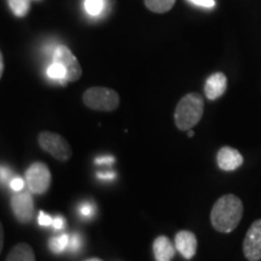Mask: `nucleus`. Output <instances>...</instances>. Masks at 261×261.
<instances>
[{"mask_svg": "<svg viewBox=\"0 0 261 261\" xmlns=\"http://www.w3.org/2000/svg\"><path fill=\"white\" fill-rule=\"evenodd\" d=\"M243 217V203L236 195L227 194L215 202L211 212V223L218 232H232Z\"/></svg>", "mask_w": 261, "mask_h": 261, "instance_id": "1", "label": "nucleus"}, {"mask_svg": "<svg viewBox=\"0 0 261 261\" xmlns=\"http://www.w3.org/2000/svg\"><path fill=\"white\" fill-rule=\"evenodd\" d=\"M204 112L203 97L200 93H188L179 100L174 112L175 125L180 130H189L197 125Z\"/></svg>", "mask_w": 261, "mask_h": 261, "instance_id": "2", "label": "nucleus"}, {"mask_svg": "<svg viewBox=\"0 0 261 261\" xmlns=\"http://www.w3.org/2000/svg\"><path fill=\"white\" fill-rule=\"evenodd\" d=\"M84 104L97 112H113L120 104L117 92L108 87H91L83 96Z\"/></svg>", "mask_w": 261, "mask_h": 261, "instance_id": "3", "label": "nucleus"}, {"mask_svg": "<svg viewBox=\"0 0 261 261\" xmlns=\"http://www.w3.org/2000/svg\"><path fill=\"white\" fill-rule=\"evenodd\" d=\"M38 142L44 151L48 152L51 156L62 162L68 161L73 155V150H71L69 143L57 133L48 132V130L41 132L38 137Z\"/></svg>", "mask_w": 261, "mask_h": 261, "instance_id": "4", "label": "nucleus"}, {"mask_svg": "<svg viewBox=\"0 0 261 261\" xmlns=\"http://www.w3.org/2000/svg\"><path fill=\"white\" fill-rule=\"evenodd\" d=\"M25 180L31 194L42 195L51 185V172L45 163L34 162L25 171Z\"/></svg>", "mask_w": 261, "mask_h": 261, "instance_id": "5", "label": "nucleus"}, {"mask_svg": "<svg viewBox=\"0 0 261 261\" xmlns=\"http://www.w3.org/2000/svg\"><path fill=\"white\" fill-rule=\"evenodd\" d=\"M52 62H57L64 67L67 71V83L77 81L83 75L79 61L74 56V54L65 46H57L52 55Z\"/></svg>", "mask_w": 261, "mask_h": 261, "instance_id": "6", "label": "nucleus"}, {"mask_svg": "<svg viewBox=\"0 0 261 261\" xmlns=\"http://www.w3.org/2000/svg\"><path fill=\"white\" fill-rule=\"evenodd\" d=\"M11 210L16 219L22 224L31 223L34 215V201L31 192H17L11 197Z\"/></svg>", "mask_w": 261, "mask_h": 261, "instance_id": "7", "label": "nucleus"}, {"mask_svg": "<svg viewBox=\"0 0 261 261\" xmlns=\"http://www.w3.org/2000/svg\"><path fill=\"white\" fill-rule=\"evenodd\" d=\"M244 256L249 261L261 260V219L255 220L243 241Z\"/></svg>", "mask_w": 261, "mask_h": 261, "instance_id": "8", "label": "nucleus"}, {"mask_svg": "<svg viewBox=\"0 0 261 261\" xmlns=\"http://www.w3.org/2000/svg\"><path fill=\"white\" fill-rule=\"evenodd\" d=\"M174 247L184 259L191 260L196 255V250H197V237L191 231H179L175 234Z\"/></svg>", "mask_w": 261, "mask_h": 261, "instance_id": "9", "label": "nucleus"}, {"mask_svg": "<svg viewBox=\"0 0 261 261\" xmlns=\"http://www.w3.org/2000/svg\"><path fill=\"white\" fill-rule=\"evenodd\" d=\"M243 156L240 151L230 146H224L218 151L217 162L220 169L225 172H232L243 165Z\"/></svg>", "mask_w": 261, "mask_h": 261, "instance_id": "10", "label": "nucleus"}, {"mask_svg": "<svg viewBox=\"0 0 261 261\" xmlns=\"http://www.w3.org/2000/svg\"><path fill=\"white\" fill-rule=\"evenodd\" d=\"M227 79L224 73H214L208 77L204 85V94L210 100H215L225 93Z\"/></svg>", "mask_w": 261, "mask_h": 261, "instance_id": "11", "label": "nucleus"}, {"mask_svg": "<svg viewBox=\"0 0 261 261\" xmlns=\"http://www.w3.org/2000/svg\"><path fill=\"white\" fill-rule=\"evenodd\" d=\"M152 252L156 261H172L177 249L167 236H159L152 243Z\"/></svg>", "mask_w": 261, "mask_h": 261, "instance_id": "12", "label": "nucleus"}, {"mask_svg": "<svg viewBox=\"0 0 261 261\" xmlns=\"http://www.w3.org/2000/svg\"><path fill=\"white\" fill-rule=\"evenodd\" d=\"M6 261H35L34 250L27 243H19L10 250Z\"/></svg>", "mask_w": 261, "mask_h": 261, "instance_id": "13", "label": "nucleus"}, {"mask_svg": "<svg viewBox=\"0 0 261 261\" xmlns=\"http://www.w3.org/2000/svg\"><path fill=\"white\" fill-rule=\"evenodd\" d=\"M46 75L48 79L58 81L62 85L67 84V71H65L63 65L61 63H57V62H52L48 65L46 69Z\"/></svg>", "mask_w": 261, "mask_h": 261, "instance_id": "14", "label": "nucleus"}, {"mask_svg": "<svg viewBox=\"0 0 261 261\" xmlns=\"http://www.w3.org/2000/svg\"><path fill=\"white\" fill-rule=\"evenodd\" d=\"M144 4L150 11L156 14H165L174 6L175 0H144Z\"/></svg>", "mask_w": 261, "mask_h": 261, "instance_id": "15", "label": "nucleus"}, {"mask_svg": "<svg viewBox=\"0 0 261 261\" xmlns=\"http://www.w3.org/2000/svg\"><path fill=\"white\" fill-rule=\"evenodd\" d=\"M68 243H69V234L62 233L60 236L50 238V241H48V248L54 253H63L68 248Z\"/></svg>", "mask_w": 261, "mask_h": 261, "instance_id": "16", "label": "nucleus"}, {"mask_svg": "<svg viewBox=\"0 0 261 261\" xmlns=\"http://www.w3.org/2000/svg\"><path fill=\"white\" fill-rule=\"evenodd\" d=\"M106 9V0H85V11L91 17H98Z\"/></svg>", "mask_w": 261, "mask_h": 261, "instance_id": "17", "label": "nucleus"}, {"mask_svg": "<svg viewBox=\"0 0 261 261\" xmlns=\"http://www.w3.org/2000/svg\"><path fill=\"white\" fill-rule=\"evenodd\" d=\"M8 4L14 15L17 17H24L29 12V8H31L29 0H8Z\"/></svg>", "mask_w": 261, "mask_h": 261, "instance_id": "18", "label": "nucleus"}, {"mask_svg": "<svg viewBox=\"0 0 261 261\" xmlns=\"http://www.w3.org/2000/svg\"><path fill=\"white\" fill-rule=\"evenodd\" d=\"M81 243H83V241H81V237L79 233H73L71 236H69V243H68V249L70 250V252H75V250H79L80 247H81Z\"/></svg>", "mask_w": 261, "mask_h": 261, "instance_id": "19", "label": "nucleus"}, {"mask_svg": "<svg viewBox=\"0 0 261 261\" xmlns=\"http://www.w3.org/2000/svg\"><path fill=\"white\" fill-rule=\"evenodd\" d=\"M79 213L85 218H90L94 214V205L90 202H85V203L79 205Z\"/></svg>", "mask_w": 261, "mask_h": 261, "instance_id": "20", "label": "nucleus"}, {"mask_svg": "<svg viewBox=\"0 0 261 261\" xmlns=\"http://www.w3.org/2000/svg\"><path fill=\"white\" fill-rule=\"evenodd\" d=\"M52 221H54V218L47 215L45 212H39L38 223L40 226H50V225H52Z\"/></svg>", "mask_w": 261, "mask_h": 261, "instance_id": "21", "label": "nucleus"}, {"mask_svg": "<svg viewBox=\"0 0 261 261\" xmlns=\"http://www.w3.org/2000/svg\"><path fill=\"white\" fill-rule=\"evenodd\" d=\"M9 184L10 188H11L15 192L22 191V189L24 188V180L22 178H12Z\"/></svg>", "mask_w": 261, "mask_h": 261, "instance_id": "22", "label": "nucleus"}, {"mask_svg": "<svg viewBox=\"0 0 261 261\" xmlns=\"http://www.w3.org/2000/svg\"><path fill=\"white\" fill-rule=\"evenodd\" d=\"M189 2L197 6H202V8L212 9L215 6L214 0H189Z\"/></svg>", "mask_w": 261, "mask_h": 261, "instance_id": "23", "label": "nucleus"}, {"mask_svg": "<svg viewBox=\"0 0 261 261\" xmlns=\"http://www.w3.org/2000/svg\"><path fill=\"white\" fill-rule=\"evenodd\" d=\"M10 178H11V171L5 166H0V181L9 182Z\"/></svg>", "mask_w": 261, "mask_h": 261, "instance_id": "24", "label": "nucleus"}, {"mask_svg": "<svg viewBox=\"0 0 261 261\" xmlns=\"http://www.w3.org/2000/svg\"><path fill=\"white\" fill-rule=\"evenodd\" d=\"M97 165H113L114 162H115V158H113V156L110 155H107V156H102V158H97L96 161Z\"/></svg>", "mask_w": 261, "mask_h": 261, "instance_id": "25", "label": "nucleus"}, {"mask_svg": "<svg viewBox=\"0 0 261 261\" xmlns=\"http://www.w3.org/2000/svg\"><path fill=\"white\" fill-rule=\"evenodd\" d=\"M64 225L65 221L63 219V217H61V215H57L54 219V221H52V226H54V228H56V230H63Z\"/></svg>", "mask_w": 261, "mask_h": 261, "instance_id": "26", "label": "nucleus"}, {"mask_svg": "<svg viewBox=\"0 0 261 261\" xmlns=\"http://www.w3.org/2000/svg\"><path fill=\"white\" fill-rule=\"evenodd\" d=\"M97 177L99 179H103V180H113L116 175L115 173L113 172H106V173H97Z\"/></svg>", "mask_w": 261, "mask_h": 261, "instance_id": "27", "label": "nucleus"}, {"mask_svg": "<svg viewBox=\"0 0 261 261\" xmlns=\"http://www.w3.org/2000/svg\"><path fill=\"white\" fill-rule=\"evenodd\" d=\"M3 247H4V227H3V224L0 223V253H2Z\"/></svg>", "mask_w": 261, "mask_h": 261, "instance_id": "28", "label": "nucleus"}, {"mask_svg": "<svg viewBox=\"0 0 261 261\" xmlns=\"http://www.w3.org/2000/svg\"><path fill=\"white\" fill-rule=\"evenodd\" d=\"M3 73H4V60H3L2 51H0V77L3 76Z\"/></svg>", "mask_w": 261, "mask_h": 261, "instance_id": "29", "label": "nucleus"}, {"mask_svg": "<svg viewBox=\"0 0 261 261\" xmlns=\"http://www.w3.org/2000/svg\"><path fill=\"white\" fill-rule=\"evenodd\" d=\"M85 261H103V260L98 259V257H91V259H87V260H85Z\"/></svg>", "mask_w": 261, "mask_h": 261, "instance_id": "30", "label": "nucleus"}, {"mask_svg": "<svg viewBox=\"0 0 261 261\" xmlns=\"http://www.w3.org/2000/svg\"><path fill=\"white\" fill-rule=\"evenodd\" d=\"M194 135H195V133L192 132L191 129H189V137H194Z\"/></svg>", "mask_w": 261, "mask_h": 261, "instance_id": "31", "label": "nucleus"}]
</instances>
